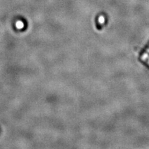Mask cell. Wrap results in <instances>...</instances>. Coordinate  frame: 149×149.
Masks as SVG:
<instances>
[{"instance_id": "cell-1", "label": "cell", "mask_w": 149, "mask_h": 149, "mask_svg": "<svg viewBox=\"0 0 149 149\" xmlns=\"http://www.w3.org/2000/svg\"><path fill=\"white\" fill-rule=\"evenodd\" d=\"M17 28H19H19H22L23 27V25H22V24L21 22H20V24H19V22H18L17 23Z\"/></svg>"}]
</instances>
